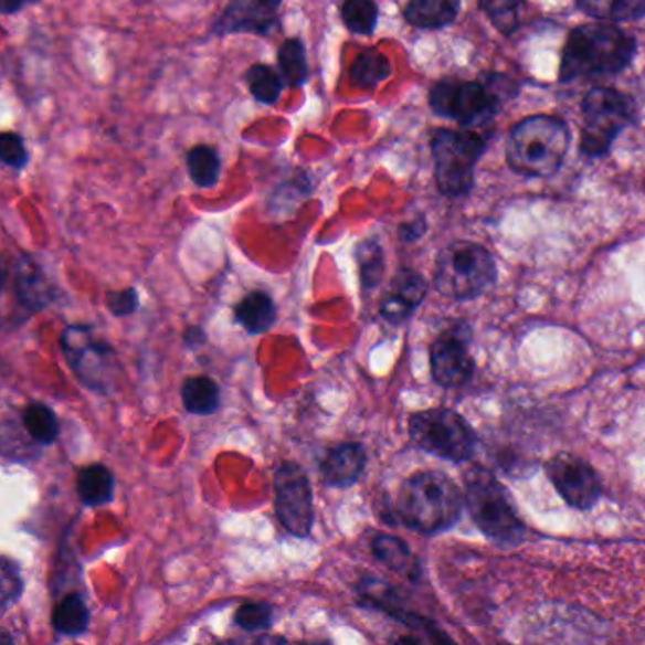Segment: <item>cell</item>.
Wrapping results in <instances>:
<instances>
[{"label": "cell", "mask_w": 645, "mask_h": 645, "mask_svg": "<svg viewBox=\"0 0 645 645\" xmlns=\"http://www.w3.org/2000/svg\"><path fill=\"white\" fill-rule=\"evenodd\" d=\"M356 262L360 269V283L366 292L376 290L384 275V252L376 239H368L356 246Z\"/></svg>", "instance_id": "cell-30"}, {"label": "cell", "mask_w": 645, "mask_h": 645, "mask_svg": "<svg viewBox=\"0 0 645 645\" xmlns=\"http://www.w3.org/2000/svg\"><path fill=\"white\" fill-rule=\"evenodd\" d=\"M546 472L568 506L591 509L602 496L599 474L580 456L560 453L547 462Z\"/></svg>", "instance_id": "cell-12"}, {"label": "cell", "mask_w": 645, "mask_h": 645, "mask_svg": "<svg viewBox=\"0 0 645 645\" xmlns=\"http://www.w3.org/2000/svg\"><path fill=\"white\" fill-rule=\"evenodd\" d=\"M429 103L437 116L469 126L493 116L500 105V93L494 92L493 84L447 78L430 89Z\"/></svg>", "instance_id": "cell-11"}, {"label": "cell", "mask_w": 645, "mask_h": 645, "mask_svg": "<svg viewBox=\"0 0 645 645\" xmlns=\"http://www.w3.org/2000/svg\"><path fill=\"white\" fill-rule=\"evenodd\" d=\"M0 600H2V612L15 604L23 594V580H21L20 568L8 557H2V578H0Z\"/></svg>", "instance_id": "cell-35"}, {"label": "cell", "mask_w": 645, "mask_h": 645, "mask_svg": "<svg viewBox=\"0 0 645 645\" xmlns=\"http://www.w3.org/2000/svg\"><path fill=\"white\" fill-rule=\"evenodd\" d=\"M570 131L554 116H530L514 127L507 140V163L528 177H551L564 163Z\"/></svg>", "instance_id": "cell-3"}, {"label": "cell", "mask_w": 645, "mask_h": 645, "mask_svg": "<svg viewBox=\"0 0 645 645\" xmlns=\"http://www.w3.org/2000/svg\"><path fill=\"white\" fill-rule=\"evenodd\" d=\"M636 53V40L620 27L589 23L573 29L562 53L560 80L600 78L617 74L631 65Z\"/></svg>", "instance_id": "cell-2"}, {"label": "cell", "mask_w": 645, "mask_h": 645, "mask_svg": "<svg viewBox=\"0 0 645 645\" xmlns=\"http://www.w3.org/2000/svg\"><path fill=\"white\" fill-rule=\"evenodd\" d=\"M277 65L286 86L292 89L305 86L309 78V63H307V47L304 40L297 36L284 40L278 47Z\"/></svg>", "instance_id": "cell-25"}, {"label": "cell", "mask_w": 645, "mask_h": 645, "mask_svg": "<svg viewBox=\"0 0 645 645\" xmlns=\"http://www.w3.org/2000/svg\"><path fill=\"white\" fill-rule=\"evenodd\" d=\"M13 292L29 313L47 309L60 297L57 286L47 278L44 267L29 254H21L13 264Z\"/></svg>", "instance_id": "cell-15"}, {"label": "cell", "mask_w": 645, "mask_h": 645, "mask_svg": "<svg viewBox=\"0 0 645 645\" xmlns=\"http://www.w3.org/2000/svg\"><path fill=\"white\" fill-rule=\"evenodd\" d=\"M275 514L284 530L296 538H309L315 525L313 488L305 469L296 462H283L273 475Z\"/></svg>", "instance_id": "cell-10"}, {"label": "cell", "mask_w": 645, "mask_h": 645, "mask_svg": "<svg viewBox=\"0 0 645 645\" xmlns=\"http://www.w3.org/2000/svg\"><path fill=\"white\" fill-rule=\"evenodd\" d=\"M409 435L424 453L458 464L472 461L477 447L468 422L445 408L426 409L409 416Z\"/></svg>", "instance_id": "cell-8"}, {"label": "cell", "mask_w": 645, "mask_h": 645, "mask_svg": "<svg viewBox=\"0 0 645 645\" xmlns=\"http://www.w3.org/2000/svg\"><path fill=\"white\" fill-rule=\"evenodd\" d=\"M371 553L381 564L402 573L408 580H421V562L411 553L408 543L400 538H394L390 533H376V538L371 540Z\"/></svg>", "instance_id": "cell-18"}, {"label": "cell", "mask_w": 645, "mask_h": 645, "mask_svg": "<svg viewBox=\"0 0 645 645\" xmlns=\"http://www.w3.org/2000/svg\"><path fill=\"white\" fill-rule=\"evenodd\" d=\"M182 403L191 415L209 416L220 408V389L211 377H190L186 379L182 389Z\"/></svg>", "instance_id": "cell-24"}, {"label": "cell", "mask_w": 645, "mask_h": 645, "mask_svg": "<svg viewBox=\"0 0 645 645\" xmlns=\"http://www.w3.org/2000/svg\"><path fill=\"white\" fill-rule=\"evenodd\" d=\"M204 341H207V336H204L203 329L198 328V326H190V328L186 329V347H199V345H203Z\"/></svg>", "instance_id": "cell-39"}, {"label": "cell", "mask_w": 645, "mask_h": 645, "mask_svg": "<svg viewBox=\"0 0 645 645\" xmlns=\"http://www.w3.org/2000/svg\"><path fill=\"white\" fill-rule=\"evenodd\" d=\"M432 377L443 389H458L474 377V358L458 331H445L430 349Z\"/></svg>", "instance_id": "cell-13"}, {"label": "cell", "mask_w": 645, "mask_h": 645, "mask_svg": "<svg viewBox=\"0 0 645 645\" xmlns=\"http://www.w3.org/2000/svg\"><path fill=\"white\" fill-rule=\"evenodd\" d=\"M235 318L249 334H265L277 322V305L265 292H251L235 307Z\"/></svg>", "instance_id": "cell-20"}, {"label": "cell", "mask_w": 645, "mask_h": 645, "mask_svg": "<svg viewBox=\"0 0 645 645\" xmlns=\"http://www.w3.org/2000/svg\"><path fill=\"white\" fill-rule=\"evenodd\" d=\"M390 76H392V65L389 57L377 47H366L363 52L358 53L355 63L350 65L349 78L352 86L368 89V92L377 89L379 84L387 82Z\"/></svg>", "instance_id": "cell-21"}, {"label": "cell", "mask_w": 645, "mask_h": 645, "mask_svg": "<svg viewBox=\"0 0 645 645\" xmlns=\"http://www.w3.org/2000/svg\"><path fill=\"white\" fill-rule=\"evenodd\" d=\"M464 506V494L448 475L426 469L402 483L395 500V517L403 527L432 536L455 527Z\"/></svg>", "instance_id": "cell-1"}, {"label": "cell", "mask_w": 645, "mask_h": 645, "mask_svg": "<svg viewBox=\"0 0 645 645\" xmlns=\"http://www.w3.org/2000/svg\"><path fill=\"white\" fill-rule=\"evenodd\" d=\"M366 448L362 443H341L329 451L322 464L320 475L328 487L349 488L358 483L366 469Z\"/></svg>", "instance_id": "cell-17"}, {"label": "cell", "mask_w": 645, "mask_h": 645, "mask_svg": "<svg viewBox=\"0 0 645 645\" xmlns=\"http://www.w3.org/2000/svg\"><path fill=\"white\" fill-rule=\"evenodd\" d=\"M464 501L477 528L490 540L517 543L525 538V522L509 494L487 469L472 468L466 474Z\"/></svg>", "instance_id": "cell-4"}, {"label": "cell", "mask_w": 645, "mask_h": 645, "mask_svg": "<svg viewBox=\"0 0 645 645\" xmlns=\"http://www.w3.org/2000/svg\"><path fill=\"white\" fill-rule=\"evenodd\" d=\"M424 233H426V220L422 216L400 225V239L403 243H415Z\"/></svg>", "instance_id": "cell-37"}, {"label": "cell", "mask_w": 645, "mask_h": 645, "mask_svg": "<svg viewBox=\"0 0 645 645\" xmlns=\"http://www.w3.org/2000/svg\"><path fill=\"white\" fill-rule=\"evenodd\" d=\"M429 292V283L421 273L411 269L398 271L389 294L381 304V317L392 326L408 322Z\"/></svg>", "instance_id": "cell-16"}, {"label": "cell", "mask_w": 645, "mask_h": 645, "mask_svg": "<svg viewBox=\"0 0 645 645\" xmlns=\"http://www.w3.org/2000/svg\"><path fill=\"white\" fill-rule=\"evenodd\" d=\"M89 607L78 593L66 594L52 613V625L63 636H82L89 626Z\"/></svg>", "instance_id": "cell-26"}, {"label": "cell", "mask_w": 645, "mask_h": 645, "mask_svg": "<svg viewBox=\"0 0 645 645\" xmlns=\"http://www.w3.org/2000/svg\"><path fill=\"white\" fill-rule=\"evenodd\" d=\"M479 4L500 33L511 34L519 29L525 0H479Z\"/></svg>", "instance_id": "cell-32"}, {"label": "cell", "mask_w": 645, "mask_h": 645, "mask_svg": "<svg viewBox=\"0 0 645 645\" xmlns=\"http://www.w3.org/2000/svg\"><path fill=\"white\" fill-rule=\"evenodd\" d=\"M0 159L12 171L21 172L25 169L31 158H29L25 140H23L20 133H2V137H0Z\"/></svg>", "instance_id": "cell-34"}, {"label": "cell", "mask_w": 645, "mask_h": 645, "mask_svg": "<svg viewBox=\"0 0 645 645\" xmlns=\"http://www.w3.org/2000/svg\"><path fill=\"white\" fill-rule=\"evenodd\" d=\"M278 27V10L267 0H230L212 23V34L251 33L269 36Z\"/></svg>", "instance_id": "cell-14"}, {"label": "cell", "mask_w": 645, "mask_h": 645, "mask_svg": "<svg viewBox=\"0 0 645 645\" xmlns=\"http://www.w3.org/2000/svg\"><path fill=\"white\" fill-rule=\"evenodd\" d=\"M435 182L443 195L461 198L474 188L475 165L485 152V140L475 133L437 129L430 140Z\"/></svg>", "instance_id": "cell-9"}, {"label": "cell", "mask_w": 645, "mask_h": 645, "mask_svg": "<svg viewBox=\"0 0 645 645\" xmlns=\"http://www.w3.org/2000/svg\"><path fill=\"white\" fill-rule=\"evenodd\" d=\"M578 7L599 21H636L645 15V0H578Z\"/></svg>", "instance_id": "cell-29"}, {"label": "cell", "mask_w": 645, "mask_h": 645, "mask_svg": "<svg viewBox=\"0 0 645 645\" xmlns=\"http://www.w3.org/2000/svg\"><path fill=\"white\" fill-rule=\"evenodd\" d=\"M78 498L84 506L101 507L110 504L114 496V475L103 464H92L78 472Z\"/></svg>", "instance_id": "cell-22"}, {"label": "cell", "mask_w": 645, "mask_h": 645, "mask_svg": "<svg viewBox=\"0 0 645 645\" xmlns=\"http://www.w3.org/2000/svg\"><path fill=\"white\" fill-rule=\"evenodd\" d=\"M137 307H139V292L135 288L106 294V309L110 310L114 317H129Z\"/></svg>", "instance_id": "cell-36"}, {"label": "cell", "mask_w": 645, "mask_h": 645, "mask_svg": "<svg viewBox=\"0 0 645 645\" xmlns=\"http://www.w3.org/2000/svg\"><path fill=\"white\" fill-rule=\"evenodd\" d=\"M235 625L244 633H265L273 625V607L267 602H249L235 613Z\"/></svg>", "instance_id": "cell-33"}, {"label": "cell", "mask_w": 645, "mask_h": 645, "mask_svg": "<svg viewBox=\"0 0 645 645\" xmlns=\"http://www.w3.org/2000/svg\"><path fill=\"white\" fill-rule=\"evenodd\" d=\"M244 82L251 89L252 97L260 103V105L275 106L283 95L286 82H284L283 74L278 73L277 68H273L265 63H254V65L244 73Z\"/></svg>", "instance_id": "cell-27"}, {"label": "cell", "mask_w": 645, "mask_h": 645, "mask_svg": "<svg viewBox=\"0 0 645 645\" xmlns=\"http://www.w3.org/2000/svg\"><path fill=\"white\" fill-rule=\"evenodd\" d=\"M39 0H0V12L2 15H12L29 7V4H36Z\"/></svg>", "instance_id": "cell-38"}, {"label": "cell", "mask_w": 645, "mask_h": 645, "mask_svg": "<svg viewBox=\"0 0 645 645\" xmlns=\"http://www.w3.org/2000/svg\"><path fill=\"white\" fill-rule=\"evenodd\" d=\"M21 422L27 434L39 445H52L60 437L61 426L57 415L46 403L31 402L21 413Z\"/></svg>", "instance_id": "cell-28"}, {"label": "cell", "mask_w": 645, "mask_h": 645, "mask_svg": "<svg viewBox=\"0 0 645 645\" xmlns=\"http://www.w3.org/2000/svg\"><path fill=\"white\" fill-rule=\"evenodd\" d=\"M461 12V0H409L403 18L416 29H443Z\"/></svg>", "instance_id": "cell-19"}, {"label": "cell", "mask_w": 645, "mask_h": 645, "mask_svg": "<svg viewBox=\"0 0 645 645\" xmlns=\"http://www.w3.org/2000/svg\"><path fill=\"white\" fill-rule=\"evenodd\" d=\"M61 352L82 387L106 395L116 390L119 377L118 356L110 342L101 339L86 324H71L61 331Z\"/></svg>", "instance_id": "cell-5"}, {"label": "cell", "mask_w": 645, "mask_h": 645, "mask_svg": "<svg viewBox=\"0 0 645 645\" xmlns=\"http://www.w3.org/2000/svg\"><path fill=\"white\" fill-rule=\"evenodd\" d=\"M186 169L193 184L209 190V188H214L220 180L222 158L214 146L195 145L186 154Z\"/></svg>", "instance_id": "cell-23"}, {"label": "cell", "mask_w": 645, "mask_h": 645, "mask_svg": "<svg viewBox=\"0 0 645 645\" xmlns=\"http://www.w3.org/2000/svg\"><path fill=\"white\" fill-rule=\"evenodd\" d=\"M341 20L349 33L371 36L379 25V7L373 0H345Z\"/></svg>", "instance_id": "cell-31"}, {"label": "cell", "mask_w": 645, "mask_h": 645, "mask_svg": "<svg viewBox=\"0 0 645 645\" xmlns=\"http://www.w3.org/2000/svg\"><path fill=\"white\" fill-rule=\"evenodd\" d=\"M583 127H581V152L600 158L606 156L613 140L620 133L636 121V103L625 93L612 87H596L586 93L583 105Z\"/></svg>", "instance_id": "cell-7"}, {"label": "cell", "mask_w": 645, "mask_h": 645, "mask_svg": "<svg viewBox=\"0 0 645 645\" xmlns=\"http://www.w3.org/2000/svg\"><path fill=\"white\" fill-rule=\"evenodd\" d=\"M494 281L496 264L482 244L458 241L448 244L437 257L434 283L442 296L458 302L474 299L485 294Z\"/></svg>", "instance_id": "cell-6"}]
</instances>
